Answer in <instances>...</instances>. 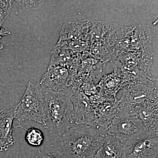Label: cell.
<instances>
[{
    "instance_id": "obj_1",
    "label": "cell",
    "mask_w": 158,
    "mask_h": 158,
    "mask_svg": "<svg viewBox=\"0 0 158 158\" xmlns=\"http://www.w3.org/2000/svg\"><path fill=\"white\" fill-rule=\"evenodd\" d=\"M107 130L93 126L72 124L58 142L64 158H95Z\"/></svg>"
},
{
    "instance_id": "obj_2",
    "label": "cell",
    "mask_w": 158,
    "mask_h": 158,
    "mask_svg": "<svg viewBox=\"0 0 158 158\" xmlns=\"http://www.w3.org/2000/svg\"><path fill=\"white\" fill-rule=\"evenodd\" d=\"M41 87L45 102L44 127L58 142L72 125V87L61 91Z\"/></svg>"
},
{
    "instance_id": "obj_3",
    "label": "cell",
    "mask_w": 158,
    "mask_h": 158,
    "mask_svg": "<svg viewBox=\"0 0 158 158\" xmlns=\"http://www.w3.org/2000/svg\"><path fill=\"white\" fill-rule=\"evenodd\" d=\"M45 102L42 88L29 81L19 102L14 107L19 121H34L44 125Z\"/></svg>"
},
{
    "instance_id": "obj_4",
    "label": "cell",
    "mask_w": 158,
    "mask_h": 158,
    "mask_svg": "<svg viewBox=\"0 0 158 158\" xmlns=\"http://www.w3.org/2000/svg\"><path fill=\"white\" fill-rule=\"evenodd\" d=\"M107 132L123 141L141 136L151 135L135 115L119 106L116 115L107 129Z\"/></svg>"
},
{
    "instance_id": "obj_5",
    "label": "cell",
    "mask_w": 158,
    "mask_h": 158,
    "mask_svg": "<svg viewBox=\"0 0 158 158\" xmlns=\"http://www.w3.org/2000/svg\"><path fill=\"white\" fill-rule=\"evenodd\" d=\"M158 99H152L137 103L119 102L118 106L132 113L141 122L148 134L154 135H158Z\"/></svg>"
},
{
    "instance_id": "obj_6",
    "label": "cell",
    "mask_w": 158,
    "mask_h": 158,
    "mask_svg": "<svg viewBox=\"0 0 158 158\" xmlns=\"http://www.w3.org/2000/svg\"><path fill=\"white\" fill-rule=\"evenodd\" d=\"M77 75L68 68L67 65L48 66L47 71L38 84L43 88L61 91L72 87Z\"/></svg>"
},
{
    "instance_id": "obj_7",
    "label": "cell",
    "mask_w": 158,
    "mask_h": 158,
    "mask_svg": "<svg viewBox=\"0 0 158 158\" xmlns=\"http://www.w3.org/2000/svg\"><path fill=\"white\" fill-rule=\"evenodd\" d=\"M126 158H158V135L123 141Z\"/></svg>"
},
{
    "instance_id": "obj_8",
    "label": "cell",
    "mask_w": 158,
    "mask_h": 158,
    "mask_svg": "<svg viewBox=\"0 0 158 158\" xmlns=\"http://www.w3.org/2000/svg\"><path fill=\"white\" fill-rule=\"evenodd\" d=\"M72 124L88 125L95 127L94 113L89 97L79 88H72Z\"/></svg>"
},
{
    "instance_id": "obj_9",
    "label": "cell",
    "mask_w": 158,
    "mask_h": 158,
    "mask_svg": "<svg viewBox=\"0 0 158 158\" xmlns=\"http://www.w3.org/2000/svg\"><path fill=\"white\" fill-rule=\"evenodd\" d=\"M118 104L117 98L106 96L101 103L93 109L95 127L107 130L117 113Z\"/></svg>"
},
{
    "instance_id": "obj_10",
    "label": "cell",
    "mask_w": 158,
    "mask_h": 158,
    "mask_svg": "<svg viewBox=\"0 0 158 158\" xmlns=\"http://www.w3.org/2000/svg\"><path fill=\"white\" fill-rule=\"evenodd\" d=\"M14 108L0 110V152L6 151L14 144L12 136Z\"/></svg>"
},
{
    "instance_id": "obj_11",
    "label": "cell",
    "mask_w": 158,
    "mask_h": 158,
    "mask_svg": "<svg viewBox=\"0 0 158 158\" xmlns=\"http://www.w3.org/2000/svg\"><path fill=\"white\" fill-rule=\"evenodd\" d=\"M95 158H126L123 142L116 136L107 134Z\"/></svg>"
},
{
    "instance_id": "obj_12",
    "label": "cell",
    "mask_w": 158,
    "mask_h": 158,
    "mask_svg": "<svg viewBox=\"0 0 158 158\" xmlns=\"http://www.w3.org/2000/svg\"><path fill=\"white\" fill-rule=\"evenodd\" d=\"M88 30L87 21L67 23L62 27L58 42L79 41L86 35Z\"/></svg>"
},
{
    "instance_id": "obj_13",
    "label": "cell",
    "mask_w": 158,
    "mask_h": 158,
    "mask_svg": "<svg viewBox=\"0 0 158 158\" xmlns=\"http://www.w3.org/2000/svg\"><path fill=\"white\" fill-rule=\"evenodd\" d=\"M125 85L121 74L117 69L114 72L102 77L98 84L102 92L106 96L116 98V94Z\"/></svg>"
},
{
    "instance_id": "obj_14",
    "label": "cell",
    "mask_w": 158,
    "mask_h": 158,
    "mask_svg": "<svg viewBox=\"0 0 158 158\" xmlns=\"http://www.w3.org/2000/svg\"><path fill=\"white\" fill-rule=\"evenodd\" d=\"M25 140L29 145L33 147H39L44 141L43 133L39 129L31 127L26 130Z\"/></svg>"
},
{
    "instance_id": "obj_15",
    "label": "cell",
    "mask_w": 158,
    "mask_h": 158,
    "mask_svg": "<svg viewBox=\"0 0 158 158\" xmlns=\"http://www.w3.org/2000/svg\"><path fill=\"white\" fill-rule=\"evenodd\" d=\"M13 3V1H0V27L8 16Z\"/></svg>"
},
{
    "instance_id": "obj_16",
    "label": "cell",
    "mask_w": 158,
    "mask_h": 158,
    "mask_svg": "<svg viewBox=\"0 0 158 158\" xmlns=\"http://www.w3.org/2000/svg\"><path fill=\"white\" fill-rule=\"evenodd\" d=\"M21 5L25 7L26 9H36L41 6V1H19Z\"/></svg>"
},
{
    "instance_id": "obj_17",
    "label": "cell",
    "mask_w": 158,
    "mask_h": 158,
    "mask_svg": "<svg viewBox=\"0 0 158 158\" xmlns=\"http://www.w3.org/2000/svg\"><path fill=\"white\" fill-rule=\"evenodd\" d=\"M36 158H64L62 155L56 154L54 153H49L44 152L38 151L37 153Z\"/></svg>"
},
{
    "instance_id": "obj_18",
    "label": "cell",
    "mask_w": 158,
    "mask_h": 158,
    "mask_svg": "<svg viewBox=\"0 0 158 158\" xmlns=\"http://www.w3.org/2000/svg\"><path fill=\"white\" fill-rule=\"evenodd\" d=\"M10 34H11V32L8 30L3 28L2 27H0V39Z\"/></svg>"
},
{
    "instance_id": "obj_19",
    "label": "cell",
    "mask_w": 158,
    "mask_h": 158,
    "mask_svg": "<svg viewBox=\"0 0 158 158\" xmlns=\"http://www.w3.org/2000/svg\"><path fill=\"white\" fill-rule=\"evenodd\" d=\"M3 48V46L2 44L0 43V49H2Z\"/></svg>"
}]
</instances>
